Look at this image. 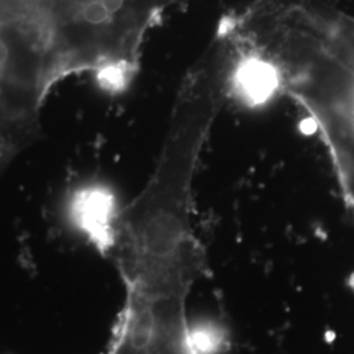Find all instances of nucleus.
<instances>
[{"label": "nucleus", "instance_id": "nucleus-1", "mask_svg": "<svg viewBox=\"0 0 354 354\" xmlns=\"http://www.w3.org/2000/svg\"><path fill=\"white\" fill-rule=\"evenodd\" d=\"M232 35L264 99L307 114L354 215V17L323 0H253Z\"/></svg>", "mask_w": 354, "mask_h": 354}, {"label": "nucleus", "instance_id": "nucleus-2", "mask_svg": "<svg viewBox=\"0 0 354 354\" xmlns=\"http://www.w3.org/2000/svg\"><path fill=\"white\" fill-rule=\"evenodd\" d=\"M120 209L113 192L102 184H83L73 190L66 203L70 226L102 256H111Z\"/></svg>", "mask_w": 354, "mask_h": 354}, {"label": "nucleus", "instance_id": "nucleus-3", "mask_svg": "<svg viewBox=\"0 0 354 354\" xmlns=\"http://www.w3.org/2000/svg\"><path fill=\"white\" fill-rule=\"evenodd\" d=\"M82 17L91 26H108L113 23L114 17L102 4V0H91L82 11Z\"/></svg>", "mask_w": 354, "mask_h": 354}, {"label": "nucleus", "instance_id": "nucleus-4", "mask_svg": "<svg viewBox=\"0 0 354 354\" xmlns=\"http://www.w3.org/2000/svg\"><path fill=\"white\" fill-rule=\"evenodd\" d=\"M8 61H10V48L3 39H0V66L4 68L8 64Z\"/></svg>", "mask_w": 354, "mask_h": 354}, {"label": "nucleus", "instance_id": "nucleus-5", "mask_svg": "<svg viewBox=\"0 0 354 354\" xmlns=\"http://www.w3.org/2000/svg\"><path fill=\"white\" fill-rule=\"evenodd\" d=\"M3 70H4V68L0 66V77H1V75H3Z\"/></svg>", "mask_w": 354, "mask_h": 354}]
</instances>
